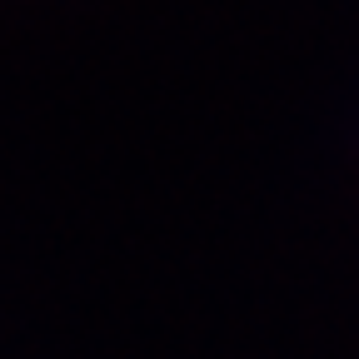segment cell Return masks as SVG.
Instances as JSON below:
<instances>
[]
</instances>
